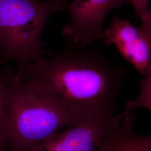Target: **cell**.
<instances>
[{
	"instance_id": "obj_1",
	"label": "cell",
	"mask_w": 151,
	"mask_h": 151,
	"mask_svg": "<svg viewBox=\"0 0 151 151\" xmlns=\"http://www.w3.org/2000/svg\"><path fill=\"white\" fill-rule=\"evenodd\" d=\"M125 72L99 50L68 43L30 65L21 80L57 97L80 120L101 119L116 113Z\"/></svg>"
},
{
	"instance_id": "obj_2",
	"label": "cell",
	"mask_w": 151,
	"mask_h": 151,
	"mask_svg": "<svg viewBox=\"0 0 151 151\" xmlns=\"http://www.w3.org/2000/svg\"><path fill=\"white\" fill-rule=\"evenodd\" d=\"M2 82L10 122V151L36 146L82 120L48 92L16 80L11 69H6Z\"/></svg>"
},
{
	"instance_id": "obj_3",
	"label": "cell",
	"mask_w": 151,
	"mask_h": 151,
	"mask_svg": "<svg viewBox=\"0 0 151 151\" xmlns=\"http://www.w3.org/2000/svg\"><path fill=\"white\" fill-rule=\"evenodd\" d=\"M66 0H0V58L14 60L15 78L42 57L40 36L53 14L65 10Z\"/></svg>"
},
{
	"instance_id": "obj_4",
	"label": "cell",
	"mask_w": 151,
	"mask_h": 151,
	"mask_svg": "<svg viewBox=\"0 0 151 151\" xmlns=\"http://www.w3.org/2000/svg\"><path fill=\"white\" fill-rule=\"evenodd\" d=\"M123 119L122 113L97 119H85L61 130L31 148L16 151H96Z\"/></svg>"
},
{
	"instance_id": "obj_5",
	"label": "cell",
	"mask_w": 151,
	"mask_h": 151,
	"mask_svg": "<svg viewBox=\"0 0 151 151\" xmlns=\"http://www.w3.org/2000/svg\"><path fill=\"white\" fill-rule=\"evenodd\" d=\"M103 41L108 46L114 45L141 75L151 71V20L137 27L128 20L113 16L104 31Z\"/></svg>"
},
{
	"instance_id": "obj_6",
	"label": "cell",
	"mask_w": 151,
	"mask_h": 151,
	"mask_svg": "<svg viewBox=\"0 0 151 151\" xmlns=\"http://www.w3.org/2000/svg\"><path fill=\"white\" fill-rule=\"evenodd\" d=\"M114 9V0H73L67 3L65 10L70 22L62 29L68 43L91 46L103 39V22Z\"/></svg>"
},
{
	"instance_id": "obj_7",
	"label": "cell",
	"mask_w": 151,
	"mask_h": 151,
	"mask_svg": "<svg viewBox=\"0 0 151 151\" xmlns=\"http://www.w3.org/2000/svg\"><path fill=\"white\" fill-rule=\"evenodd\" d=\"M134 120L132 114L124 117L96 151H151V135L135 134L133 130Z\"/></svg>"
},
{
	"instance_id": "obj_8",
	"label": "cell",
	"mask_w": 151,
	"mask_h": 151,
	"mask_svg": "<svg viewBox=\"0 0 151 151\" xmlns=\"http://www.w3.org/2000/svg\"><path fill=\"white\" fill-rule=\"evenodd\" d=\"M140 84V91L135 99L125 104V109L122 113L123 118L130 114L138 108H145L151 110V70L142 76Z\"/></svg>"
},
{
	"instance_id": "obj_9",
	"label": "cell",
	"mask_w": 151,
	"mask_h": 151,
	"mask_svg": "<svg viewBox=\"0 0 151 151\" xmlns=\"http://www.w3.org/2000/svg\"><path fill=\"white\" fill-rule=\"evenodd\" d=\"M4 73L0 76V151H10V122L6 108L2 82Z\"/></svg>"
},
{
	"instance_id": "obj_10",
	"label": "cell",
	"mask_w": 151,
	"mask_h": 151,
	"mask_svg": "<svg viewBox=\"0 0 151 151\" xmlns=\"http://www.w3.org/2000/svg\"><path fill=\"white\" fill-rule=\"evenodd\" d=\"M150 0H114V9L120 7L125 2L130 4L133 6L135 14L142 22L151 20V11L149 10L148 5Z\"/></svg>"
},
{
	"instance_id": "obj_11",
	"label": "cell",
	"mask_w": 151,
	"mask_h": 151,
	"mask_svg": "<svg viewBox=\"0 0 151 151\" xmlns=\"http://www.w3.org/2000/svg\"><path fill=\"white\" fill-rule=\"evenodd\" d=\"M6 63H7V62H6L5 60H2V58H0V76L2 75L5 72V70H4L2 68V66L5 65Z\"/></svg>"
}]
</instances>
